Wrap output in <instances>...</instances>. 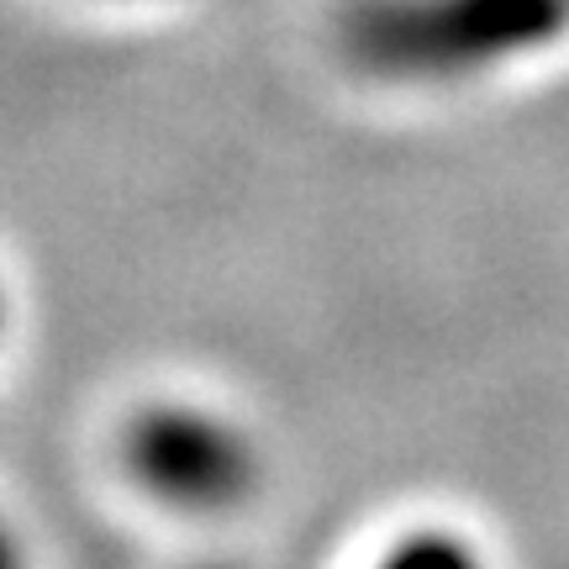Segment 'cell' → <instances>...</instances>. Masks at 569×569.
<instances>
[{"label": "cell", "instance_id": "obj_5", "mask_svg": "<svg viewBox=\"0 0 569 569\" xmlns=\"http://www.w3.org/2000/svg\"><path fill=\"white\" fill-rule=\"evenodd\" d=\"M6 322H11V301H6V280H0V343H6Z\"/></svg>", "mask_w": 569, "mask_h": 569}, {"label": "cell", "instance_id": "obj_1", "mask_svg": "<svg viewBox=\"0 0 569 569\" xmlns=\"http://www.w3.org/2000/svg\"><path fill=\"white\" fill-rule=\"evenodd\" d=\"M569 32V0H348L338 42L386 84H465L532 59Z\"/></svg>", "mask_w": 569, "mask_h": 569}, {"label": "cell", "instance_id": "obj_4", "mask_svg": "<svg viewBox=\"0 0 569 569\" xmlns=\"http://www.w3.org/2000/svg\"><path fill=\"white\" fill-rule=\"evenodd\" d=\"M0 569H32L27 565V553H21V543H17V532L0 522Z\"/></svg>", "mask_w": 569, "mask_h": 569}, {"label": "cell", "instance_id": "obj_3", "mask_svg": "<svg viewBox=\"0 0 569 569\" xmlns=\"http://www.w3.org/2000/svg\"><path fill=\"white\" fill-rule=\"evenodd\" d=\"M369 569H490L486 553L475 549V538L453 528H417L396 538L386 553H375Z\"/></svg>", "mask_w": 569, "mask_h": 569}, {"label": "cell", "instance_id": "obj_2", "mask_svg": "<svg viewBox=\"0 0 569 569\" xmlns=\"http://www.w3.org/2000/svg\"><path fill=\"white\" fill-rule=\"evenodd\" d=\"M132 486L180 517H227L259 490V448L227 411L201 401H153L122 432Z\"/></svg>", "mask_w": 569, "mask_h": 569}]
</instances>
